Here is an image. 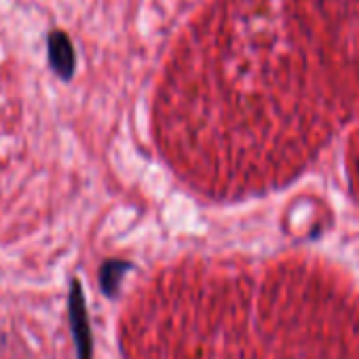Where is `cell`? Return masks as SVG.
<instances>
[{
	"label": "cell",
	"instance_id": "obj_1",
	"mask_svg": "<svg viewBox=\"0 0 359 359\" xmlns=\"http://www.w3.org/2000/svg\"><path fill=\"white\" fill-rule=\"evenodd\" d=\"M68 319H70V332L74 338L76 359H91L93 357V338H91L85 292H83V285L79 279H72V283H70Z\"/></svg>",
	"mask_w": 359,
	"mask_h": 359
},
{
	"label": "cell",
	"instance_id": "obj_2",
	"mask_svg": "<svg viewBox=\"0 0 359 359\" xmlns=\"http://www.w3.org/2000/svg\"><path fill=\"white\" fill-rule=\"evenodd\" d=\"M47 60H49V68L62 81H70L74 76V70H76L74 45L70 36L60 28H53L47 32Z\"/></svg>",
	"mask_w": 359,
	"mask_h": 359
},
{
	"label": "cell",
	"instance_id": "obj_3",
	"mask_svg": "<svg viewBox=\"0 0 359 359\" xmlns=\"http://www.w3.org/2000/svg\"><path fill=\"white\" fill-rule=\"evenodd\" d=\"M127 271H131V262L127 260H106L102 266H100V290L104 292V296L108 298H114L118 294V287H121V281L125 279Z\"/></svg>",
	"mask_w": 359,
	"mask_h": 359
}]
</instances>
